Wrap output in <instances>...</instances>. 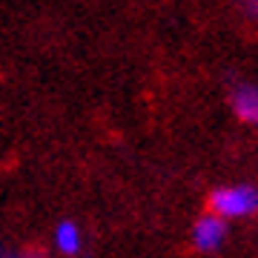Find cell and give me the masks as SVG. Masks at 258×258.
Listing matches in <instances>:
<instances>
[{
	"mask_svg": "<svg viewBox=\"0 0 258 258\" xmlns=\"http://www.w3.org/2000/svg\"><path fill=\"white\" fill-rule=\"evenodd\" d=\"M55 241H57V249H60V252H66V255H75V252L81 249V230H78L72 221L57 224Z\"/></svg>",
	"mask_w": 258,
	"mask_h": 258,
	"instance_id": "4",
	"label": "cell"
},
{
	"mask_svg": "<svg viewBox=\"0 0 258 258\" xmlns=\"http://www.w3.org/2000/svg\"><path fill=\"white\" fill-rule=\"evenodd\" d=\"M210 212L221 218H249L258 212V189L252 184L218 186L210 192Z\"/></svg>",
	"mask_w": 258,
	"mask_h": 258,
	"instance_id": "1",
	"label": "cell"
},
{
	"mask_svg": "<svg viewBox=\"0 0 258 258\" xmlns=\"http://www.w3.org/2000/svg\"><path fill=\"white\" fill-rule=\"evenodd\" d=\"M238 6L249 20H258V0H238Z\"/></svg>",
	"mask_w": 258,
	"mask_h": 258,
	"instance_id": "5",
	"label": "cell"
},
{
	"mask_svg": "<svg viewBox=\"0 0 258 258\" xmlns=\"http://www.w3.org/2000/svg\"><path fill=\"white\" fill-rule=\"evenodd\" d=\"M230 103H232V112L244 123L258 126V86L255 83H238L230 95Z\"/></svg>",
	"mask_w": 258,
	"mask_h": 258,
	"instance_id": "3",
	"label": "cell"
},
{
	"mask_svg": "<svg viewBox=\"0 0 258 258\" xmlns=\"http://www.w3.org/2000/svg\"><path fill=\"white\" fill-rule=\"evenodd\" d=\"M227 241V218L215 215V212H207L201 215L192 227V247L198 252H218Z\"/></svg>",
	"mask_w": 258,
	"mask_h": 258,
	"instance_id": "2",
	"label": "cell"
}]
</instances>
